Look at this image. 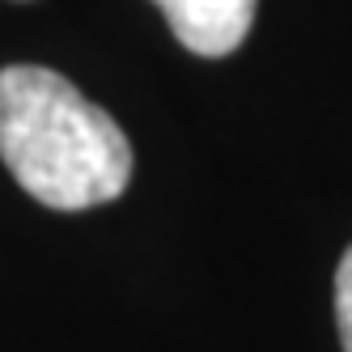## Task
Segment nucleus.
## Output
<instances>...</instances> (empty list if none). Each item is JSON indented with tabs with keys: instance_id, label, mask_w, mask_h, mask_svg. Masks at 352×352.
I'll return each instance as SVG.
<instances>
[{
	"instance_id": "f257e3e1",
	"label": "nucleus",
	"mask_w": 352,
	"mask_h": 352,
	"mask_svg": "<svg viewBox=\"0 0 352 352\" xmlns=\"http://www.w3.org/2000/svg\"><path fill=\"white\" fill-rule=\"evenodd\" d=\"M0 157L38 204L85 212L128 191L132 144L68 77L38 64L0 68Z\"/></svg>"
},
{
	"instance_id": "f03ea898",
	"label": "nucleus",
	"mask_w": 352,
	"mask_h": 352,
	"mask_svg": "<svg viewBox=\"0 0 352 352\" xmlns=\"http://www.w3.org/2000/svg\"><path fill=\"white\" fill-rule=\"evenodd\" d=\"M191 56H230L255 26L259 0H153Z\"/></svg>"
},
{
	"instance_id": "7ed1b4c3",
	"label": "nucleus",
	"mask_w": 352,
	"mask_h": 352,
	"mask_svg": "<svg viewBox=\"0 0 352 352\" xmlns=\"http://www.w3.org/2000/svg\"><path fill=\"white\" fill-rule=\"evenodd\" d=\"M336 322H340L344 352H352V246L344 250L340 272H336Z\"/></svg>"
}]
</instances>
